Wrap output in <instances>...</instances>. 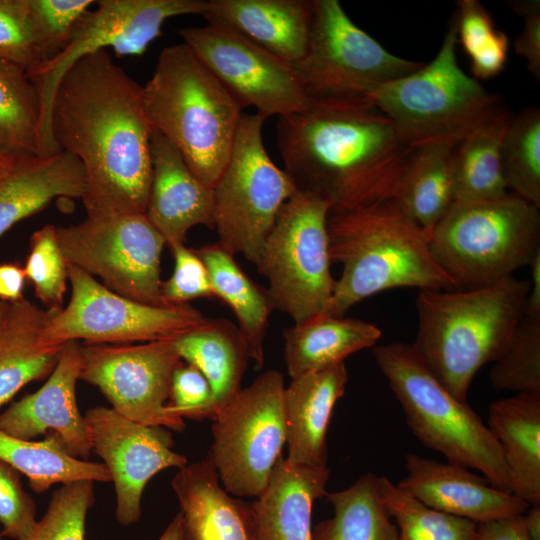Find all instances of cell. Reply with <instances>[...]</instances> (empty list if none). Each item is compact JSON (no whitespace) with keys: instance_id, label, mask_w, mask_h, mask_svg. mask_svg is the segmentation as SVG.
Returning a JSON list of instances; mask_svg holds the SVG:
<instances>
[{"instance_id":"cell-1","label":"cell","mask_w":540,"mask_h":540,"mask_svg":"<svg viewBox=\"0 0 540 540\" xmlns=\"http://www.w3.org/2000/svg\"><path fill=\"white\" fill-rule=\"evenodd\" d=\"M142 93L105 49L80 58L58 83L50 130L58 149L83 165L89 217L146 212L154 129Z\"/></svg>"},{"instance_id":"cell-2","label":"cell","mask_w":540,"mask_h":540,"mask_svg":"<svg viewBox=\"0 0 540 540\" xmlns=\"http://www.w3.org/2000/svg\"><path fill=\"white\" fill-rule=\"evenodd\" d=\"M276 143L296 188L331 210L393 198L415 149L369 103H315L278 117Z\"/></svg>"},{"instance_id":"cell-3","label":"cell","mask_w":540,"mask_h":540,"mask_svg":"<svg viewBox=\"0 0 540 540\" xmlns=\"http://www.w3.org/2000/svg\"><path fill=\"white\" fill-rule=\"evenodd\" d=\"M327 229L331 262L342 272L322 314L344 316L356 303L393 288L456 289L433 256L430 236L393 198L330 210Z\"/></svg>"},{"instance_id":"cell-4","label":"cell","mask_w":540,"mask_h":540,"mask_svg":"<svg viewBox=\"0 0 540 540\" xmlns=\"http://www.w3.org/2000/svg\"><path fill=\"white\" fill-rule=\"evenodd\" d=\"M529 285L511 276L466 290H420L410 345L458 400L466 402L476 373L502 353L523 316Z\"/></svg>"},{"instance_id":"cell-5","label":"cell","mask_w":540,"mask_h":540,"mask_svg":"<svg viewBox=\"0 0 540 540\" xmlns=\"http://www.w3.org/2000/svg\"><path fill=\"white\" fill-rule=\"evenodd\" d=\"M142 96L153 129L212 189L228 161L243 109L183 42L161 51Z\"/></svg>"},{"instance_id":"cell-6","label":"cell","mask_w":540,"mask_h":540,"mask_svg":"<svg viewBox=\"0 0 540 540\" xmlns=\"http://www.w3.org/2000/svg\"><path fill=\"white\" fill-rule=\"evenodd\" d=\"M457 44L453 24L432 61L368 93L374 107L411 147L443 140L459 142L508 111L499 95L488 92L462 70Z\"/></svg>"},{"instance_id":"cell-7","label":"cell","mask_w":540,"mask_h":540,"mask_svg":"<svg viewBox=\"0 0 540 540\" xmlns=\"http://www.w3.org/2000/svg\"><path fill=\"white\" fill-rule=\"evenodd\" d=\"M373 354L418 440L447 462L480 471L493 486L511 493L500 444L488 425L439 382L411 345H379Z\"/></svg>"},{"instance_id":"cell-8","label":"cell","mask_w":540,"mask_h":540,"mask_svg":"<svg viewBox=\"0 0 540 540\" xmlns=\"http://www.w3.org/2000/svg\"><path fill=\"white\" fill-rule=\"evenodd\" d=\"M430 248L456 289L496 283L540 251L539 208L519 196L453 202L430 235Z\"/></svg>"},{"instance_id":"cell-9","label":"cell","mask_w":540,"mask_h":540,"mask_svg":"<svg viewBox=\"0 0 540 540\" xmlns=\"http://www.w3.org/2000/svg\"><path fill=\"white\" fill-rule=\"evenodd\" d=\"M422 65L386 50L353 23L338 0H311L306 52L291 67L310 104H372L373 87Z\"/></svg>"},{"instance_id":"cell-10","label":"cell","mask_w":540,"mask_h":540,"mask_svg":"<svg viewBox=\"0 0 540 540\" xmlns=\"http://www.w3.org/2000/svg\"><path fill=\"white\" fill-rule=\"evenodd\" d=\"M331 204L305 190L282 205L256 264L274 309L294 324L324 313L334 290L327 229Z\"/></svg>"},{"instance_id":"cell-11","label":"cell","mask_w":540,"mask_h":540,"mask_svg":"<svg viewBox=\"0 0 540 540\" xmlns=\"http://www.w3.org/2000/svg\"><path fill=\"white\" fill-rule=\"evenodd\" d=\"M264 121L257 113L242 115L228 161L212 188L218 243L255 265L279 210L297 190L265 149Z\"/></svg>"},{"instance_id":"cell-12","label":"cell","mask_w":540,"mask_h":540,"mask_svg":"<svg viewBox=\"0 0 540 540\" xmlns=\"http://www.w3.org/2000/svg\"><path fill=\"white\" fill-rule=\"evenodd\" d=\"M284 390L282 373L266 370L213 420L207 459L223 488L233 496L259 497L282 456L286 444Z\"/></svg>"},{"instance_id":"cell-13","label":"cell","mask_w":540,"mask_h":540,"mask_svg":"<svg viewBox=\"0 0 540 540\" xmlns=\"http://www.w3.org/2000/svg\"><path fill=\"white\" fill-rule=\"evenodd\" d=\"M71 298L49 310L43 342L64 344H132L173 340L199 325L205 316L189 304L155 306L124 297L67 263Z\"/></svg>"},{"instance_id":"cell-14","label":"cell","mask_w":540,"mask_h":540,"mask_svg":"<svg viewBox=\"0 0 540 540\" xmlns=\"http://www.w3.org/2000/svg\"><path fill=\"white\" fill-rule=\"evenodd\" d=\"M67 263L101 279L129 299L168 306L162 296L160 260L166 242L143 213L87 216L57 227Z\"/></svg>"},{"instance_id":"cell-15","label":"cell","mask_w":540,"mask_h":540,"mask_svg":"<svg viewBox=\"0 0 540 540\" xmlns=\"http://www.w3.org/2000/svg\"><path fill=\"white\" fill-rule=\"evenodd\" d=\"M78 21L64 50L53 60L28 72L40 98V141L38 156L60 150L55 144L50 117L58 83L64 73L83 56L112 48L119 56H140L161 35L163 24L180 15H203L207 0H100Z\"/></svg>"},{"instance_id":"cell-16","label":"cell","mask_w":540,"mask_h":540,"mask_svg":"<svg viewBox=\"0 0 540 540\" xmlns=\"http://www.w3.org/2000/svg\"><path fill=\"white\" fill-rule=\"evenodd\" d=\"M174 340V339H173ZM173 340L81 345L79 379L96 386L119 414L175 432L184 419L166 411L172 375L182 362Z\"/></svg>"},{"instance_id":"cell-17","label":"cell","mask_w":540,"mask_h":540,"mask_svg":"<svg viewBox=\"0 0 540 540\" xmlns=\"http://www.w3.org/2000/svg\"><path fill=\"white\" fill-rule=\"evenodd\" d=\"M188 45L239 106L265 119L304 111L310 102L290 64L222 25L179 30Z\"/></svg>"},{"instance_id":"cell-18","label":"cell","mask_w":540,"mask_h":540,"mask_svg":"<svg viewBox=\"0 0 540 540\" xmlns=\"http://www.w3.org/2000/svg\"><path fill=\"white\" fill-rule=\"evenodd\" d=\"M92 450L108 468L116 494V519L129 526L141 517V499L150 479L160 471L188 464L172 450L169 429L134 422L112 408L94 407L85 416Z\"/></svg>"},{"instance_id":"cell-19","label":"cell","mask_w":540,"mask_h":540,"mask_svg":"<svg viewBox=\"0 0 540 540\" xmlns=\"http://www.w3.org/2000/svg\"><path fill=\"white\" fill-rule=\"evenodd\" d=\"M80 368L79 341L64 343L58 362L44 385L0 413V430L25 440L52 431L71 456L88 459L91 442L76 399Z\"/></svg>"},{"instance_id":"cell-20","label":"cell","mask_w":540,"mask_h":540,"mask_svg":"<svg viewBox=\"0 0 540 540\" xmlns=\"http://www.w3.org/2000/svg\"><path fill=\"white\" fill-rule=\"evenodd\" d=\"M405 466L407 476L397 486L426 506L454 516L481 523L524 514L530 506L463 466L414 453L406 455Z\"/></svg>"},{"instance_id":"cell-21","label":"cell","mask_w":540,"mask_h":540,"mask_svg":"<svg viewBox=\"0 0 540 540\" xmlns=\"http://www.w3.org/2000/svg\"><path fill=\"white\" fill-rule=\"evenodd\" d=\"M152 179L145 215L166 245L184 243L194 226L214 229L212 189L158 131L151 135Z\"/></svg>"},{"instance_id":"cell-22","label":"cell","mask_w":540,"mask_h":540,"mask_svg":"<svg viewBox=\"0 0 540 540\" xmlns=\"http://www.w3.org/2000/svg\"><path fill=\"white\" fill-rule=\"evenodd\" d=\"M171 485L184 540H257L252 503L228 493L207 458L178 469Z\"/></svg>"},{"instance_id":"cell-23","label":"cell","mask_w":540,"mask_h":540,"mask_svg":"<svg viewBox=\"0 0 540 540\" xmlns=\"http://www.w3.org/2000/svg\"><path fill=\"white\" fill-rule=\"evenodd\" d=\"M344 362L291 379L283 395L288 462L327 467V431L336 402L344 395Z\"/></svg>"},{"instance_id":"cell-24","label":"cell","mask_w":540,"mask_h":540,"mask_svg":"<svg viewBox=\"0 0 540 540\" xmlns=\"http://www.w3.org/2000/svg\"><path fill=\"white\" fill-rule=\"evenodd\" d=\"M85 171L73 154L59 151L4 164L0 170V238L16 223L56 198H82Z\"/></svg>"},{"instance_id":"cell-25","label":"cell","mask_w":540,"mask_h":540,"mask_svg":"<svg viewBox=\"0 0 540 540\" xmlns=\"http://www.w3.org/2000/svg\"><path fill=\"white\" fill-rule=\"evenodd\" d=\"M311 0H207L203 16L292 65L305 54Z\"/></svg>"},{"instance_id":"cell-26","label":"cell","mask_w":540,"mask_h":540,"mask_svg":"<svg viewBox=\"0 0 540 540\" xmlns=\"http://www.w3.org/2000/svg\"><path fill=\"white\" fill-rule=\"evenodd\" d=\"M328 467L288 462L280 456L268 485L252 503L257 540H312L314 502L326 494Z\"/></svg>"},{"instance_id":"cell-27","label":"cell","mask_w":540,"mask_h":540,"mask_svg":"<svg viewBox=\"0 0 540 540\" xmlns=\"http://www.w3.org/2000/svg\"><path fill=\"white\" fill-rule=\"evenodd\" d=\"M488 427L500 444L511 493L540 505V394L518 393L492 402Z\"/></svg>"},{"instance_id":"cell-28","label":"cell","mask_w":540,"mask_h":540,"mask_svg":"<svg viewBox=\"0 0 540 540\" xmlns=\"http://www.w3.org/2000/svg\"><path fill=\"white\" fill-rule=\"evenodd\" d=\"M381 329L344 316L316 315L286 329L284 361L291 379L344 362L351 354L374 347Z\"/></svg>"},{"instance_id":"cell-29","label":"cell","mask_w":540,"mask_h":540,"mask_svg":"<svg viewBox=\"0 0 540 540\" xmlns=\"http://www.w3.org/2000/svg\"><path fill=\"white\" fill-rule=\"evenodd\" d=\"M48 317L49 310L25 298L10 303L0 330V407L26 384L54 370L64 344L43 342L42 330Z\"/></svg>"},{"instance_id":"cell-30","label":"cell","mask_w":540,"mask_h":540,"mask_svg":"<svg viewBox=\"0 0 540 540\" xmlns=\"http://www.w3.org/2000/svg\"><path fill=\"white\" fill-rule=\"evenodd\" d=\"M173 343L181 360L197 367L208 380L216 418L242 389L250 357L241 332L226 319L205 317Z\"/></svg>"},{"instance_id":"cell-31","label":"cell","mask_w":540,"mask_h":540,"mask_svg":"<svg viewBox=\"0 0 540 540\" xmlns=\"http://www.w3.org/2000/svg\"><path fill=\"white\" fill-rule=\"evenodd\" d=\"M457 143L443 140L415 147L393 197L429 236L454 202L451 157Z\"/></svg>"},{"instance_id":"cell-32","label":"cell","mask_w":540,"mask_h":540,"mask_svg":"<svg viewBox=\"0 0 540 540\" xmlns=\"http://www.w3.org/2000/svg\"><path fill=\"white\" fill-rule=\"evenodd\" d=\"M205 263L214 296L234 313L256 369L264 365V340L268 319L274 309L267 290L256 284L218 242L197 250Z\"/></svg>"},{"instance_id":"cell-33","label":"cell","mask_w":540,"mask_h":540,"mask_svg":"<svg viewBox=\"0 0 540 540\" xmlns=\"http://www.w3.org/2000/svg\"><path fill=\"white\" fill-rule=\"evenodd\" d=\"M511 118L507 111L456 144L451 157L454 202L489 200L507 193L500 148Z\"/></svg>"},{"instance_id":"cell-34","label":"cell","mask_w":540,"mask_h":540,"mask_svg":"<svg viewBox=\"0 0 540 540\" xmlns=\"http://www.w3.org/2000/svg\"><path fill=\"white\" fill-rule=\"evenodd\" d=\"M333 516L312 529V540H398L382 500L379 476L366 473L348 488L326 492Z\"/></svg>"},{"instance_id":"cell-35","label":"cell","mask_w":540,"mask_h":540,"mask_svg":"<svg viewBox=\"0 0 540 540\" xmlns=\"http://www.w3.org/2000/svg\"><path fill=\"white\" fill-rule=\"evenodd\" d=\"M0 460L24 474L36 493L45 492L56 483L111 481L104 463L71 456L55 433L35 441L20 439L0 430Z\"/></svg>"},{"instance_id":"cell-36","label":"cell","mask_w":540,"mask_h":540,"mask_svg":"<svg viewBox=\"0 0 540 540\" xmlns=\"http://www.w3.org/2000/svg\"><path fill=\"white\" fill-rule=\"evenodd\" d=\"M41 107L27 70L0 60V159L4 164L38 155Z\"/></svg>"},{"instance_id":"cell-37","label":"cell","mask_w":540,"mask_h":540,"mask_svg":"<svg viewBox=\"0 0 540 540\" xmlns=\"http://www.w3.org/2000/svg\"><path fill=\"white\" fill-rule=\"evenodd\" d=\"M500 161L507 188L540 207V110L528 107L512 116L504 134Z\"/></svg>"},{"instance_id":"cell-38","label":"cell","mask_w":540,"mask_h":540,"mask_svg":"<svg viewBox=\"0 0 540 540\" xmlns=\"http://www.w3.org/2000/svg\"><path fill=\"white\" fill-rule=\"evenodd\" d=\"M379 483L398 540H476V522L426 506L387 477H379Z\"/></svg>"},{"instance_id":"cell-39","label":"cell","mask_w":540,"mask_h":540,"mask_svg":"<svg viewBox=\"0 0 540 540\" xmlns=\"http://www.w3.org/2000/svg\"><path fill=\"white\" fill-rule=\"evenodd\" d=\"M457 39L471 61L474 79L496 77L505 68L509 39L496 29L493 19L477 0L457 2Z\"/></svg>"},{"instance_id":"cell-40","label":"cell","mask_w":540,"mask_h":540,"mask_svg":"<svg viewBox=\"0 0 540 540\" xmlns=\"http://www.w3.org/2000/svg\"><path fill=\"white\" fill-rule=\"evenodd\" d=\"M490 370L498 390L540 394V318L522 316Z\"/></svg>"},{"instance_id":"cell-41","label":"cell","mask_w":540,"mask_h":540,"mask_svg":"<svg viewBox=\"0 0 540 540\" xmlns=\"http://www.w3.org/2000/svg\"><path fill=\"white\" fill-rule=\"evenodd\" d=\"M23 268L26 280L31 283L36 297L47 310L62 309L68 267L55 225H45L32 234Z\"/></svg>"},{"instance_id":"cell-42","label":"cell","mask_w":540,"mask_h":540,"mask_svg":"<svg viewBox=\"0 0 540 540\" xmlns=\"http://www.w3.org/2000/svg\"><path fill=\"white\" fill-rule=\"evenodd\" d=\"M91 480H78L54 491L48 508L25 540H85L88 510L94 502Z\"/></svg>"},{"instance_id":"cell-43","label":"cell","mask_w":540,"mask_h":540,"mask_svg":"<svg viewBox=\"0 0 540 540\" xmlns=\"http://www.w3.org/2000/svg\"><path fill=\"white\" fill-rule=\"evenodd\" d=\"M92 0H26L41 64L53 60L68 44Z\"/></svg>"},{"instance_id":"cell-44","label":"cell","mask_w":540,"mask_h":540,"mask_svg":"<svg viewBox=\"0 0 540 540\" xmlns=\"http://www.w3.org/2000/svg\"><path fill=\"white\" fill-rule=\"evenodd\" d=\"M0 60L17 64L27 72L42 62L26 0H0Z\"/></svg>"},{"instance_id":"cell-45","label":"cell","mask_w":540,"mask_h":540,"mask_svg":"<svg viewBox=\"0 0 540 540\" xmlns=\"http://www.w3.org/2000/svg\"><path fill=\"white\" fill-rule=\"evenodd\" d=\"M174 269L170 278L162 282V296L167 305L188 304L201 297H215L208 269L197 250L184 243L168 246Z\"/></svg>"},{"instance_id":"cell-46","label":"cell","mask_w":540,"mask_h":540,"mask_svg":"<svg viewBox=\"0 0 540 540\" xmlns=\"http://www.w3.org/2000/svg\"><path fill=\"white\" fill-rule=\"evenodd\" d=\"M166 411L182 419L214 420V399L211 386L194 365L182 362L173 372Z\"/></svg>"},{"instance_id":"cell-47","label":"cell","mask_w":540,"mask_h":540,"mask_svg":"<svg viewBox=\"0 0 540 540\" xmlns=\"http://www.w3.org/2000/svg\"><path fill=\"white\" fill-rule=\"evenodd\" d=\"M36 504L23 489L20 473L0 460V524L4 537L25 540L37 525Z\"/></svg>"},{"instance_id":"cell-48","label":"cell","mask_w":540,"mask_h":540,"mask_svg":"<svg viewBox=\"0 0 540 540\" xmlns=\"http://www.w3.org/2000/svg\"><path fill=\"white\" fill-rule=\"evenodd\" d=\"M524 21L521 33L514 40L516 54L527 64V69L540 79V1L512 0L507 4Z\"/></svg>"},{"instance_id":"cell-49","label":"cell","mask_w":540,"mask_h":540,"mask_svg":"<svg viewBox=\"0 0 540 540\" xmlns=\"http://www.w3.org/2000/svg\"><path fill=\"white\" fill-rule=\"evenodd\" d=\"M476 540H531L521 515L477 523Z\"/></svg>"},{"instance_id":"cell-50","label":"cell","mask_w":540,"mask_h":540,"mask_svg":"<svg viewBox=\"0 0 540 540\" xmlns=\"http://www.w3.org/2000/svg\"><path fill=\"white\" fill-rule=\"evenodd\" d=\"M26 281L24 268L17 263L0 264V300L14 303L23 297Z\"/></svg>"},{"instance_id":"cell-51","label":"cell","mask_w":540,"mask_h":540,"mask_svg":"<svg viewBox=\"0 0 540 540\" xmlns=\"http://www.w3.org/2000/svg\"><path fill=\"white\" fill-rule=\"evenodd\" d=\"M528 266L531 269V282L523 315L540 318V251L534 255Z\"/></svg>"},{"instance_id":"cell-52","label":"cell","mask_w":540,"mask_h":540,"mask_svg":"<svg viewBox=\"0 0 540 540\" xmlns=\"http://www.w3.org/2000/svg\"><path fill=\"white\" fill-rule=\"evenodd\" d=\"M522 519L530 539L540 540V505H530Z\"/></svg>"},{"instance_id":"cell-53","label":"cell","mask_w":540,"mask_h":540,"mask_svg":"<svg viewBox=\"0 0 540 540\" xmlns=\"http://www.w3.org/2000/svg\"><path fill=\"white\" fill-rule=\"evenodd\" d=\"M158 540H184L180 512L172 519Z\"/></svg>"},{"instance_id":"cell-54","label":"cell","mask_w":540,"mask_h":540,"mask_svg":"<svg viewBox=\"0 0 540 540\" xmlns=\"http://www.w3.org/2000/svg\"><path fill=\"white\" fill-rule=\"evenodd\" d=\"M10 308V303L0 300V330L6 320Z\"/></svg>"},{"instance_id":"cell-55","label":"cell","mask_w":540,"mask_h":540,"mask_svg":"<svg viewBox=\"0 0 540 540\" xmlns=\"http://www.w3.org/2000/svg\"><path fill=\"white\" fill-rule=\"evenodd\" d=\"M4 166V163L2 162V160L0 159V170L3 168Z\"/></svg>"},{"instance_id":"cell-56","label":"cell","mask_w":540,"mask_h":540,"mask_svg":"<svg viewBox=\"0 0 540 540\" xmlns=\"http://www.w3.org/2000/svg\"><path fill=\"white\" fill-rule=\"evenodd\" d=\"M4 536L2 535L1 531H0V540H2Z\"/></svg>"}]
</instances>
